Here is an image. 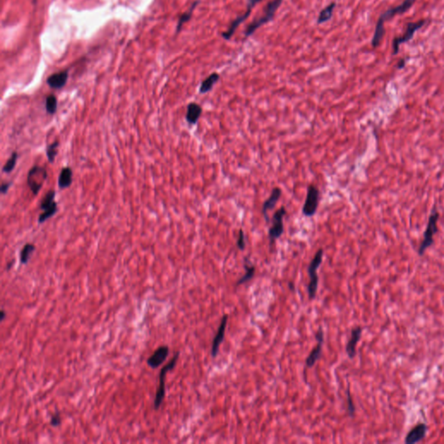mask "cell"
I'll return each instance as SVG.
<instances>
[{
  "label": "cell",
  "mask_w": 444,
  "mask_h": 444,
  "mask_svg": "<svg viewBox=\"0 0 444 444\" xmlns=\"http://www.w3.org/2000/svg\"><path fill=\"white\" fill-rule=\"evenodd\" d=\"M244 268L246 270V273L237 281L236 286H240V285H242L244 283L248 282L249 280L254 278V274H255V267L253 266V265H249V261H248V259H245Z\"/></svg>",
  "instance_id": "24"
},
{
  "label": "cell",
  "mask_w": 444,
  "mask_h": 444,
  "mask_svg": "<svg viewBox=\"0 0 444 444\" xmlns=\"http://www.w3.org/2000/svg\"><path fill=\"white\" fill-rule=\"evenodd\" d=\"M55 196L56 192L54 190L49 191L42 200L40 208L43 213L38 217L39 224L45 223L47 219H51L57 213V203L55 201Z\"/></svg>",
  "instance_id": "10"
},
{
  "label": "cell",
  "mask_w": 444,
  "mask_h": 444,
  "mask_svg": "<svg viewBox=\"0 0 444 444\" xmlns=\"http://www.w3.org/2000/svg\"><path fill=\"white\" fill-rule=\"evenodd\" d=\"M416 1V0H404L403 3L400 4L399 6L388 9L387 11H385L384 13L381 14L378 22H377V25H376L374 35L371 40L372 47L376 49L381 45V42L383 40L384 34H385V28H384L385 21L393 19L394 17L397 16V15H402L403 13H406L414 6Z\"/></svg>",
  "instance_id": "1"
},
{
  "label": "cell",
  "mask_w": 444,
  "mask_h": 444,
  "mask_svg": "<svg viewBox=\"0 0 444 444\" xmlns=\"http://www.w3.org/2000/svg\"><path fill=\"white\" fill-rule=\"evenodd\" d=\"M48 173L45 168L40 166H33L28 172L27 175V184L32 194L38 195L45 181L47 180Z\"/></svg>",
  "instance_id": "6"
},
{
  "label": "cell",
  "mask_w": 444,
  "mask_h": 444,
  "mask_svg": "<svg viewBox=\"0 0 444 444\" xmlns=\"http://www.w3.org/2000/svg\"><path fill=\"white\" fill-rule=\"evenodd\" d=\"M282 194V191L279 187H274L269 198H267V200L264 201L263 206H262V210L261 213L263 214L264 219L266 220L267 224L270 222L269 216L268 213L276 206L278 201H279L280 197Z\"/></svg>",
  "instance_id": "13"
},
{
  "label": "cell",
  "mask_w": 444,
  "mask_h": 444,
  "mask_svg": "<svg viewBox=\"0 0 444 444\" xmlns=\"http://www.w3.org/2000/svg\"><path fill=\"white\" fill-rule=\"evenodd\" d=\"M362 332H363V328L359 326L353 328L351 331V338L346 345V353L351 359H354L357 355V345L361 339Z\"/></svg>",
  "instance_id": "17"
},
{
  "label": "cell",
  "mask_w": 444,
  "mask_h": 444,
  "mask_svg": "<svg viewBox=\"0 0 444 444\" xmlns=\"http://www.w3.org/2000/svg\"><path fill=\"white\" fill-rule=\"evenodd\" d=\"M426 22H427V21H426L425 19H422V20L417 21V22L409 23V24L407 25L406 30H405V32L403 33V35L402 36V37H396V38H394L393 42H392L394 56L398 53L400 45H402V44H404V43H406V42H409V40H411L413 37H414V35H415L416 31H418V30L422 28V26L425 25Z\"/></svg>",
  "instance_id": "11"
},
{
  "label": "cell",
  "mask_w": 444,
  "mask_h": 444,
  "mask_svg": "<svg viewBox=\"0 0 444 444\" xmlns=\"http://www.w3.org/2000/svg\"><path fill=\"white\" fill-rule=\"evenodd\" d=\"M0 313H1V320H5V318H6V317H7V312H6V311H5L4 309H2Z\"/></svg>",
  "instance_id": "34"
},
{
  "label": "cell",
  "mask_w": 444,
  "mask_h": 444,
  "mask_svg": "<svg viewBox=\"0 0 444 444\" xmlns=\"http://www.w3.org/2000/svg\"><path fill=\"white\" fill-rule=\"evenodd\" d=\"M169 354V347L168 346H162L158 347L154 352L152 355L149 357L147 360V365L150 368L157 369L160 365L163 364Z\"/></svg>",
  "instance_id": "15"
},
{
  "label": "cell",
  "mask_w": 444,
  "mask_h": 444,
  "mask_svg": "<svg viewBox=\"0 0 444 444\" xmlns=\"http://www.w3.org/2000/svg\"><path fill=\"white\" fill-rule=\"evenodd\" d=\"M45 108L48 114H56L57 110V99L54 95H49L46 97Z\"/></svg>",
  "instance_id": "27"
},
{
  "label": "cell",
  "mask_w": 444,
  "mask_h": 444,
  "mask_svg": "<svg viewBox=\"0 0 444 444\" xmlns=\"http://www.w3.org/2000/svg\"><path fill=\"white\" fill-rule=\"evenodd\" d=\"M288 286L289 287H290V289L292 290V291H294V290H295V287H294V286H293V284H292V282L289 283Z\"/></svg>",
  "instance_id": "35"
},
{
  "label": "cell",
  "mask_w": 444,
  "mask_h": 444,
  "mask_svg": "<svg viewBox=\"0 0 444 444\" xmlns=\"http://www.w3.org/2000/svg\"><path fill=\"white\" fill-rule=\"evenodd\" d=\"M319 203V190L314 185H309L302 213L305 217H312L317 213Z\"/></svg>",
  "instance_id": "9"
},
{
  "label": "cell",
  "mask_w": 444,
  "mask_h": 444,
  "mask_svg": "<svg viewBox=\"0 0 444 444\" xmlns=\"http://www.w3.org/2000/svg\"><path fill=\"white\" fill-rule=\"evenodd\" d=\"M229 321V315L226 314L222 317L221 322L219 324V328L217 330L215 337L213 338V344H212V350H211V355L213 358H216L219 353V346L224 341L225 338L226 328Z\"/></svg>",
  "instance_id": "14"
},
{
  "label": "cell",
  "mask_w": 444,
  "mask_h": 444,
  "mask_svg": "<svg viewBox=\"0 0 444 444\" xmlns=\"http://www.w3.org/2000/svg\"><path fill=\"white\" fill-rule=\"evenodd\" d=\"M68 78H69V71L64 70V71H60L57 73L52 74L51 76L48 77L46 83L48 85L51 87V89H60L65 86Z\"/></svg>",
  "instance_id": "18"
},
{
  "label": "cell",
  "mask_w": 444,
  "mask_h": 444,
  "mask_svg": "<svg viewBox=\"0 0 444 444\" xmlns=\"http://www.w3.org/2000/svg\"><path fill=\"white\" fill-rule=\"evenodd\" d=\"M427 431H428V426L426 425L425 423L421 422L408 432L404 442L406 444L417 443L425 438Z\"/></svg>",
  "instance_id": "16"
},
{
  "label": "cell",
  "mask_w": 444,
  "mask_h": 444,
  "mask_svg": "<svg viewBox=\"0 0 444 444\" xmlns=\"http://www.w3.org/2000/svg\"><path fill=\"white\" fill-rule=\"evenodd\" d=\"M261 1L262 0H248L247 1V10L245 11V13L237 17L231 23V25L229 26L228 30L225 31V32H222V38L225 39V40H230L233 38V36L235 35V32L237 31L239 26H241L250 17L252 10L254 9V7L258 5V4L260 3Z\"/></svg>",
  "instance_id": "8"
},
{
  "label": "cell",
  "mask_w": 444,
  "mask_h": 444,
  "mask_svg": "<svg viewBox=\"0 0 444 444\" xmlns=\"http://www.w3.org/2000/svg\"><path fill=\"white\" fill-rule=\"evenodd\" d=\"M323 256H324V250L320 248L315 254L314 257L311 260L309 266H308L307 271L309 277H310V282L308 284L307 291L309 298L311 299H313L317 295V287H318L317 270L320 267L321 263L323 261Z\"/></svg>",
  "instance_id": "5"
},
{
  "label": "cell",
  "mask_w": 444,
  "mask_h": 444,
  "mask_svg": "<svg viewBox=\"0 0 444 444\" xmlns=\"http://www.w3.org/2000/svg\"><path fill=\"white\" fill-rule=\"evenodd\" d=\"M12 184H13L12 181H10V182H3L2 185H1V193L3 194H7V192L9 190Z\"/></svg>",
  "instance_id": "32"
},
{
  "label": "cell",
  "mask_w": 444,
  "mask_h": 444,
  "mask_svg": "<svg viewBox=\"0 0 444 444\" xmlns=\"http://www.w3.org/2000/svg\"><path fill=\"white\" fill-rule=\"evenodd\" d=\"M58 149H59V141L57 140L54 143L49 144L46 148V156H47L48 161L50 163H54L56 157L58 154Z\"/></svg>",
  "instance_id": "26"
},
{
  "label": "cell",
  "mask_w": 444,
  "mask_h": 444,
  "mask_svg": "<svg viewBox=\"0 0 444 444\" xmlns=\"http://www.w3.org/2000/svg\"><path fill=\"white\" fill-rule=\"evenodd\" d=\"M246 237H245L244 232L242 229L239 231L238 239H237V247L241 251H244L246 249Z\"/></svg>",
  "instance_id": "30"
},
{
  "label": "cell",
  "mask_w": 444,
  "mask_h": 444,
  "mask_svg": "<svg viewBox=\"0 0 444 444\" xmlns=\"http://www.w3.org/2000/svg\"><path fill=\"white\" fill-rule=\"evenodd\" d=\"M219 78H220V76L219 74L216 73V72L210 74L209 76H207L206 79H204L200 83L199 93L206 94V93L210 92L213 89V86L219 82Z\"/></svg>",
  "instance_id": "21"
},
{
  "label": "cell",
  "mask_w": 444,
  "mask_h": 444,
  "mask_svg": "<svg viewBox=\"0 0 444 444\" xmlns=\"http://www.w3.org/2000/svg\"><path fill=\"white\" fill-rule=\"evenodd\" d=\"M286 215L285 206L279 207L273 216V224L268 231L270 246H273L278 239L281 237L284 233V218Z\"/></svg>",
  "instance_id": "7"
},
{
  "label": "cell",
  "mask_w": 444,
  "mask_h": 444,
  "mask_svg": "<svg viewBox=\"0 0 444 444\" xmlns=\"http://www.w3.org/2000/svg\"><path fill=\"white\" fill-rule=\"evenodd\" d=\"M439 218H440V213L438 211L437 207L434 206L430 211V214L428 216V223L423 234V239L419 246V256H422L425 251L434 244V236L438 231L437 222Z\"/></svg>",
  "instance_id": "3"
},
{
  "label": "cell",
  "mask_w": 444,
  "mask_h": 444,
  "mask_svg": "<svg viewBox=\"0 0 444 444\" xmlns=\"http://www.w3.org/2000/svg\"><path fill=\"white\" fill-rule=\"evenodd\" d=\"M347 408H348V412H349L350 416L352 417V416H354V414H355L356 409L355 405H354L353 401H352V395H351L349 388L347 389Z\"/></svg>",
  "instance_id": "29"
},
{
  "label": "cell",
  "mask_w": 444,
  "mask_h": 444,
  "mask_svg": "<svg viewBox=\"0 0 444 444\" xmlns=\"http://www.w3.org/2000/svg\"><path fill=\"white\" fill-rule=\"evenodd\" d=\"M202 114V108L196 102H190L187 106L186 121L190 125H195Z\"/></svg>",
  "instance_id": "19"
},
{
  "label": "cell",
  "mask_w": 444,
  "mask_h": 444,
  "mask_svg": "<svg viewBox=\"0 0 444 444\" xmlns=\"http://www.w3.org/2000/svg\"><path fill=\"white\" fill-rule=\"evenodd\" d=\"M18 158H19V154L17 151H14L3 167L4 173L9 174L14 170V168L16 167L17 162H18Z\"/></svg>",
  "instance_id": "28"
},
{
  "label": "cell",
  "mask_w": 444,
  "mask_h": 444,
  "mask_svg": "<svg viewBox=\"0 0 444 444\" xmlns=\"http://www.w3.org/2000/svg\"><path fill=\"white\" fill-rule=\"evenodd\" d=\"M73 181V172L72 169L66 167L64 168L60 172V175L58 176V187L60 189H66L72 184Z\"/></svg>",
  "instance_id": "20"
},
{
  "label": "cell",
  "mask_w": 444,
  "mask_h": 444,
  "mask_svg": "<svg viewBox=\"0 0 444 444\" xmlns=\"http://www.w3.org/2000/svg\"><path fill=\"white\" fill-rule=\"evenodd\" d=\"M179 357H180V352H177L172 358L171 360L168 362L167 365H164L160 371L158 388L156 390V397H155V401H154V408L156 410H158L161 408L162 403H163V400L165 398V378L167 373L175 369Z\"/></svg>",
  "instance_id": "4"
},
{
  "label": "cell",
  "mask_w": 444,
  "mask_h": 444,
  "mask_svg": "<svg viewBox=\"0 0 444 444\" xmlns=\"http://www.w3.org/2000/svg\"><path fill=\"white\" fill-rule=\"evenodd\" d=\"M405 64H406V60H405V59H401V60L399 61V63L397 64V69H398V70L403 69V67L405 66Z\"/></svg>",
  "instance_id": "33"
},
{
  "label": "cell",
  "mask_w": 444,
  "mask_h": 444,
  "mask_svg": "<svg viewBox=\"0 0 444 444\" xmlns=\"http://www.w3.org/2000/svg\"><path fill=\"white\" fill-rule=\"evenodd\" d=\"M335 7H336V2H331L324 7V9L321 10L317 19V25H322V24L330 21L332 18L333 12H334Z\"/></svg>",
  "instance_id": "22"
},
{
  "label": "cell",
  "mask_w": 444,
  "mask_h": 444,
  "mask_svg": "<svg viewBox=\"0 0 444 444\" xmlns=\"http://www.w3.org/2000/svg\"><path fill=\"white\" fill-rule=\"evenodd\" d=\"M35 245L31 244V243L25 245L22 250L20 252V262L23 265H26L28 263L29 260H31L32 254L35 252Z\"/></svg>",
  "instance_id": "25"
},
{
  "label": "cell",
  "mask_w": 444,
  "mask_h": 444,
  "mask_svg": "<svg viewBox=\"0 0 444 444\" xmlns=\"http://www.w3.org/2000/svg\"><path fill=\"white\" fill-rule=\"evenodd\" d=\"M61 423H62V418H61L60 414L58 412L53 414L52 416H51L50 424L52 427H58V426L61 425Z\"/></svg>",
  "instance_id": "31"
},
{
  "label": "cell",
  "mask_w": 444,
  "mask_h": 444,
  "mask_svg": "<svg viewBox=\"0 0 444 444\" xmlns=\"http://www.w3.org/2000/svg\"><path fill=\"white\" fill-rule=\"evenodd\" d=\"M199 4H200V0H195L194 3L191 5L189 10L180 17V19L178 20L177 26H176V33H179V32H181V29H182L185 24L190 20L191 18L193 16L194 10H195V8H196L197 6Z\"/></svg>",
  "instance_id": "23"
},
{
  "label": "cell",
  "mask_w": 444,
  "mask_h": 444,
  "mask_svg": "<svg viewBox=\"0 0 444 444\" xmlns=\"http://www.w3.org/2000/svg\"><path fill=\"white\" fill-rule=\"evenodd\" d=\"M282 2L283 0H272L269 3H267V6L264 8L263 15L254 19L253 22H251L247 26V29L244 32L245 38H249L257 31L258 29H260L261 26H263L267 23L271 22L274 19L275 13L279 9V7L281 6Z\"/></svg>",
  "instance_id": "2"
},
{
  "label": "cell",
  "mask_w": 444,
  "mask_h": 444,
  "mask_svg": "<svg viewBox=\"0 0 444 444\" xmlns=\"http://www.w3.org/2000/svg\"><path fill=\"white\" fill-rule=\"evenodd\" d=\"M324 331L322 329H319L315 338L317 340V346H315L314 349L311 351L309 354L307 359L305 360V366L306 368H311L314 366L316 362L322 357V350H323V344H324Z\"/></svg>",
  "instance_id": "12"
}]
</instances>
